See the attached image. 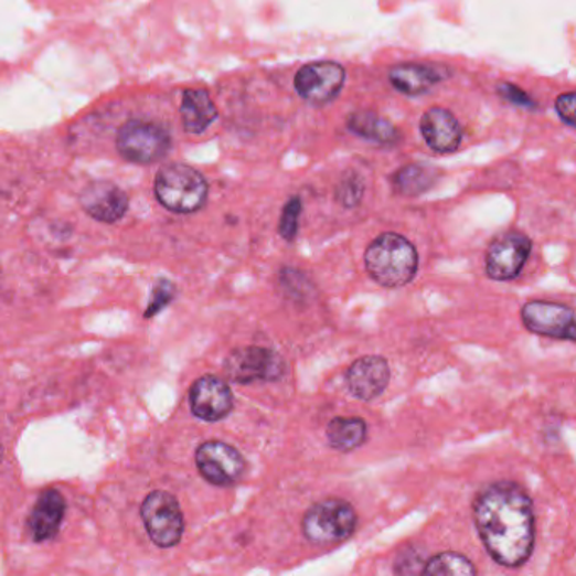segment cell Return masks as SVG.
Masks as SVG:
<instances>
[{"label": "cell", "mask_w": 576, "mask_h": 576, "mask_svg": "<svg viewBox=\"0 0 576 576\" xmlns=\"http://www.w3.org/2000/svg\"><path fill=\"white\" fill-rule=\"evenodd\" d=\"M476 523L487 552L499 565L521 566L533 553L536 523L533 502L521 487L499 482L480 493Z\"/></svg>", "instance_id": "obj_1"}, {"label": "cell", "mask_w": 576, "mask_h": 576, "mask_svg": "<svg viewBox=\"0 0 576 576\" xmlns=\"http://www.w3.org/2000/svg\"><path fill=\"white\" fill-rule=\"evenodd\" d=\"M418 250L403 235H378L365 250V267L371 278L384 288H403L418 273Z\"/></svg>", "instance_id": "obj_2"}, {"label": "cell", "mask_w": 576, "mask_h": 576, "mask_svg": "<svg viewBox=\"0 0 576 576\" xmlns=\"http://www.w3.org/2000/svg\"><path fill=\"white\" fill-rule=\"evenodd\" d=\"M154 191L159 203L170 212L193 213L205 205L209 184L195 168L168 164L159 170Z\"/></svg>", "instance_id": "obj_3"}, {"label": "cell", "mask_w": 576, "mask_h": 576, "mask_svg": "<svg viewBox=\"0 0 576 576\" xmlns=\"http://www.w3.org/2000/svg\"><path fill=\"white\" fill-rule=\"evenodd\" d=\"M173 146L170 130L152 120H129L117 134V149L126 161L152 164L167 158Z\"/></svg>", "instance_id": "obj_4"}, {"label": "cell", "mask_w": 576, "mask_h": 576, "mask_svg": "<svg viewBox=\"0 0 576 576\" xmlns=\"http://www.w3.org/2000/svg\"><path fill=\"white\" fill-rule=\"evenodd\" d=\"M356 527L355 509L342 499L318 502L305 514V536L314 544H333L352 536Z\"/></svg>", "instance_id": "obj_5"}, {"label": "cell", "mask_w": 576, "mask_h": 576, "mask_svg": "<svg viewBox=\"0 0 576 576\" xmlns=\"http://www.w3.org/2000/svg\"><path fill=\"white\" fill-rule=\"evenodd\" d=\"M142 521L152 543L159 547L177 546L183 536L184 519L177 498L170 492L149 493L141 508Z\"/></svg>", "instance_id": "obj_6"}, {"label": "cell", "mask_w": 576, "mask_h": 576, "mask_svg": "<svg viewBox=\"0 0 576 576\" xmlns=\"http://www.w3.org/2000/svg\"><path fill=\"white\" fill-rule=\"evenodd\" d=\"M225 374L237 384L257 381H276L285 374L281 356L263 346L234 350L225 361Z\"/></svg>", "instance_id": "obj_7"}, {"label": "cell", "mask_w": 576, "mask_h": 576, "mask_svg": "<svg viewBox=\"0 0 576 576\" xmlns=\"http://www.w3.org/2000/svg\"><path fill=\"white\" fill-rule=\"evenodd\" d=\"M533 249V242L521 232H508L495 238L487 253L486 267L493 281L518 278Z\"/></svg>", "instance_id": "obj_8"}, {"label": "cell", "mask_w": 576, "mask_h": 576, "mask_svg": "<svg viewBox=\"0 0 576 576\" xmlns=\"http://www.w3.org/2000/svg\"><path fill=\"white\" fill-rule=\"evenodd\" d=\"M521 317L527 330L536 335L576 342V314L565 305L530 301L521 310Z\"/></svg>", "instance_id": "obj_9"}, {"label": "cell", "mask_w": 576, "mask_h": 576, "mask_svg": "<svg viewBox=\"0 0 576 576\" xmlns=\"http://www.w3.org/2000/svg\"><path fill=\"white\" fill-rule=\"evenodd\" d=\"M345 84V70L333 62L305 65L295 76V87L305 100L314 105L330 104L339 97Z\"/></svg>", "instance_id": "obj_10"}, {"label": "cell", "mask_w": 576, "mask_h": 576, "mask_svg": "<svg viewBox=\"0 0 576 576\" xmlns=\"http://www.w3.org/2000/svg\"><path fill=\"white\" fill-rule=\"evenodd\" d=\"M196 467L206 482L227 487L241 479L245 461L231 445L222 444V441H206L196 451Z\"/></svg>", "instance_id": "obj_11"}, {"label": "cell", "mask_w": 576, "mask_h": 576, "mask_svg": "<svg viewBox=\"0 0 576 576\" xmlns=\"http://www.w3.org/2000/svg\"><path fill=\"white\" fill-rule=\"evenodd\" d=\"M190 406L193 415L203 422H221L231 415L234 396L227 382L215 375H203L190 391Z\"/></svg>", "instance_id": "obj_12"}, {"label": "cell", "mask_w": 576, "mask_h": 576, "mask_svg": "<svg viewBox=\"0 0 576 576\" xmlns=\"http://www.w3.org/2000/svg\"><path fill=\"white\" fill-rule=\"evenodd\" d=\"M79 205L95 221L114 224L126 215L129 199L117 184L102 180L84 188L79 195Z\"/></svg>", "instance_id": "obj_13"}, {"label": "cell", "mask_w": 576, "mask_h": 576, "mask_svg": "<svg viewBox=\"0 0 576 576\" xmlns=\"http://www.w3.org/2000/svg\"><path fill=\"white\" fill-rule=\"evenodd\" d=\"M391 369L386 359L378 355L362 356L346 372L350 393L362 401L381 396L390 384Z\"/></svg>", "instance_id": "obj_14"}, {"label": "cell", "mask_w": 576, "mask_h": 576, "mask_svg": "<svg viewBox=\"0 0 576 576\" xmlns=\"http://www.w3.org/2000/svg\"><path fill=\"white\" fill-rule=\"evenodd\" d=\"M422 134L429 149L440 154H451L463 141V129L447 108H429L422 119Z\"/></svg>", "instance_id": "obj_15"}, {"label": "cell", "mask_w": 576, "mask_h": 576, "mask_svg": "<svg viewBox=\"0 0 576 576\" xmlns=\"http://www.w3.org/2000/svg\"><path fill=\"white\" fill-rule=\"evenodd\" d=\"M66 502L58 490H46L41 493L30 518H28V531L36 543L51 540L58 534L65 519Z\"/></svg>", "instance_id": "obj_16"}, {"label": "cell", "mask_w": 576, "mask_h": 576, "mask_svg": "<svg viewBox=\"0 0 576 576\" xmlns=\"http://www.w3.org/2000/svg\"><path fill=\"white\" fill-rule=\"evenodd\" d=\"M448 76H450V72L444 66L425 65V63H403V65L394 66L390 72L393 87L409 97L431 90L435 85L441 84Z\"/></svg>", "instance_id": "obj_17"}, {"label": "cell", "mask_w": 576, "mask_h": 576, "mask_svg": "<svg viewBox=\"0 0 576 576\" xmlns=\"http://www.w3.org/2000/svg\"><path fill=\"white\" fill-rule=\"evenodd\" d=\"M180 114L184 130L190 134L205 132L218 117L215 104L205 90L184 92Z\"/></svg>", "instance_id": "obj_18"}, {"label": "cell", "mask_w": 576, "mask_h": 576, "mask_svg": "<svg viewBox=\"0 0 576 576\" xmlns=\"http://www.w3.org/2000/svg\"><path fill=\"white\" fill-rule=\"evenodd\" d=\"M346 126L359 137L381 146H394L399 142L401 134L390 120L371 113V110H359L353 113L346 120Z\"/></svg>", "instance_id": "obj_19"}, {"label": "cell", "mask_w": 576, "mask_h": 576, "mask_svg": "<svg viewBox=\"0 0 576 576\" xmlns=\"http://www.w3.org/2000/svg\"><path fill=\"white\" fill-rule=\"evenodd\" d=\"M440 180V171L429 164L413 162L407 167L401 168L393 178L394 188L397 193L404 196H419L435 186L436 181Z\"/></svg>", "instance_id": "obj_20"}, {"label": "cell", "mask_w": 576, "mask_h": 576, "mask_svg": "<svg viewBox=\"0 0 576 576\" xmlns=\"http://www.w3.org/2000/svg\"><path fill=\"white\" fill-rule=\"evenodd\" d=\"M327 436L335 450L352 451L364 445L367 425L361 418H335L328 425Z\"/></svg>", "instance_id": "obj_21"}, {"label": "cell", "mask_w": 576, "mask_h": 576, "mask_svg": "<svg viewBox=\"0 0 576 576\" xmlns=\"http://www.w3.org/2000/svg\"><path fill=\"white\" fill-rule=\"evenodd\" d=\"M422 576H477L476 566L460 553H441L433 556Z\"/></svg>", "instance_id": "obj_22"}, {"label": "cell", "mask_w": 576, "mask_h": 576, "mask_svg": "<svg viewBox=\"0 0 576 576\" xmlns=\"http://www.w3.org/2000/svg\"><path fill=\"white\" fill-rule=\"evenodd\" d=\"M362 196H364V181L359 174H349L337 188V200L346 209L359 205Z\"/></svg>", "instance_id": "obj_23"}, {"label": "cell", "mask_w": 576, "mask_h": 576, "mask_svg": "<svg viewBox=\"0 0 576 576\" xmlns=\"http://www.w3.org/2000/svg\"><path fill=\"white\" fill-rule=\"evenodd\" d=\"M299 213H301V202L295 196L282 210L281 224H279V232L286 241H295L298 234Z\"/></svg>", "instance_id": "obj_24"}, {"label": "cell", "mask_w": 576, "mask_h": 576, "mask_svg": "<svg viewBox=\"0 0 576 576\" xmlns=\"http://www.w3.org/2000/svg\"><path fill=\"white\" fill-rule=\"evenodd\" d=\"M174 296H177V289L170 281H159L154 291H152L151 303L148 305V310H146V318L154 317L159 311L164 310L173 301Z\"/></svg>", "instance_id": "obj_25"}, {"label": "cell", "mask_w": 576, "mask_h": 576, "mask_svg": "<svg viewBox=\"0 0 576 576\" xmlns=\"http://www.w3.org/2000/svg\"><path fill=\"white\" fill-rule=\"evenodd\" d=\"M498 92L502 98L511 102V104L519 105V107H536L533 98H531L526 92L521 90V88L515 87V85L509 84V82H504V84L499 85Z\"/></svg>", "instance_id": "obj_26"}, {"label": "cell", "mask_w": 576, "mask_h": 576, "mask_svg": "<svg viewBox=\"0 0 576 576\" xmlns=\"http://www.w3.org/2000/svg\"><path fill=\"white\" fill-rule=\"evenodd\" d=\"M556 113L562 117L563 122L576 129V92L556 98Z\"/></svg>", "instance_id": "obj_27"}, {"label": "cell", "mask_w": 576, "mask_h": 576, "mask_svg": "<svg viewBox=\"0 0 576 576\" xmlns=\"http://www.w3.org/2000/svg\"><path fill=\"white\" fill-rule=\"evenodd\" d=\"M419 566H422V559H419L418 553L415 550L404 552L403 555L397 556L396 559V573L397 576H416Z\"/></svg>", "instance_id": "obj_28"}]
</instances>
